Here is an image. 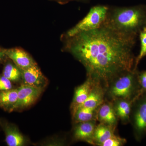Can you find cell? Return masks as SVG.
I'll list each match as a JSON object with an SVG mask.
<instances>
[{
    "mask_svg": "<svg viewBox=\"0 0 146 146\" xmlns=\"http://www.w3.org/2000/svg\"><path fill=\"white\" fill-rule=\"evenodd\" d=\"M136 39L123 36L102 25L63 39L64 48L83 65L87 77L106 89L113 79L134 68Z\"/></svg>",
    "mask_w": 146,
    "mask_h": 146,
    "instance_id": "1",
    "label": "cell"
},
{
    "mask_svg": "<svg viewBox=\"0 0 146 146\" xmlns=\"http://www.w3.org/2000/svg\"><path fill=\"white\" fill-rule=\"evenodd\" d=\"M102 25L123 36L136 38L146 27V5L109 6Z\"/></svg>",
    "mask_w": 146,
    "mask_h": 146,
    "instance_id": "2",
    "label": "cell"
},
{
    "mask_svg": "<svg viewBox=\"0 0 146 146\" xmlns=\"http://www.w3.org/2000/svg\"><path fill=\"white\" fill-rule=\"evenodd\" d=\"M138 70L126 71L116 77L106 88L105 100L110 102L117 100H134L139 95L141 87Z\"/></svg>",
    "mask_w": 146,
    "mask_h": 146,
    "instance_id": "3",
    "label": "cell"
},
{
    "mask_svg": "<svg viewBox=\"0 0 146 146\" xmlns=\"http://www.w3.org/2000/svg\"><path fill=\"white\" fill-rule=\"evenodd\" d=\"M108 9L109 6L105 5H97L91 7L87 15L81 21L64 35L63 39L102 26L105 20Z\"/></svg>",
    "mask_w": 146,
    "mask_h": 146,
    "instance_id": "4",
    "label": "cell"
},
{
    "mask_svg": "<svg viewBox=\"0 0 146 146\" xmlns=\"http://www.w3.org/2000/svg\"><path fill=\"white\" fill-rule=\"evenodd\" d=\"M129 123L132 126L135 139L141 142L146 135V91L133 101Z\"/></svg>",
    "mask_w": 146,
    "mask_h": 146,
    "instance_id": "5",
    "label": "cell"
},
{
    "mask_svg": "<svg viewBox=\"0 0 146 146\" xmlns=\"http://www.w3.org/2000/svg\"><path fill=\"white\" fill-rule=\"evenodd\" d=\"M18 99L12 111L24 109L34 104L44 89L22 84L18 89Z\"/></svg>",
    "mask_w": 146,
    "mask_h": 146,
    "instance_id": "6",
    "label": "cell"
},
{
    "mask_svg": "<svg viewBox=\"0 0 146 146\" xmlns=\"http://www.w3.org/2000/svg\"><path fill=\"white\" fill-rule=\"evenodd\" d=\"M97 120L75 123L73 130V137L77 141H83L95 145L94 136L97 125Z\"/></svg>",
    "mask_w": 146,
    "mask_h": 146,
    "instance_id": "7",
    "label": "cell"
},
{
    "mask_svg": "<svg viewBox=\"0 0 146 146\" xmlns=\"http://www.w3.org/2000/svg\"><path fill=\"white\" fill-rule=\"evenodd\" d=\"M24 84L44 89L48 83V79L41 72L37 64L25 70H21Z\"/></svg>",
    "mask_w": 146,
    "mask_h": 146,
    "instance_id": "8",
    "label": "cell"
},
{
    "mask_svg": "<svg viewBox=\"0 0 146 146\" xmlns=\"http://www.w3.org/2000/svg\"><path fill=\"white\" fill-rule=\"evenodd\" d=\"M5 54L21 70H25L36 64L27 52L20 48L5 49Z\"/></svg>",
    "mask_w": 146,
    "mask_h": 146,
    "instance_id": "9",
    "label": "cell"
},
{
    "mask_svg": "<svg viewBox=\"0 0 146 146\" xmlns=\"http://www.w3.org/2000/svg\"><path fill=\"white\" fill-rule=\"evenodd\" d=\"M96 119L99 123L117 127L119 120L112 102L105 100L98 108Z\"/></svg>",
    "mask_w": 146,
    "mask_h": 146,
    "instance_id": "10",
    "label": "cell"
},
{
    "mask_svg": "<svg viewBox=\"0 0 146 146\" xmlns=\"http://www.w3.org/2000/svg\"><path fill=\"white\" fill-rule=\"evenodd\" d=\"M0 126L5 133V141L7 145L22 146L25 145V138L16 125L0 120Z\"/></svg>",
    "mask_w": 146,
    "mask_h": 146,
    "instance_id": "11",
    "label": "cell"
},
{
    "mask_svg": "<svg viewBox=\"0 0 146 146\" xmlns=\"http://www.w3.org/2000/svg\"><path fill=\"white\" fill-rule=\"evenodd\" d=\"M105 88L100 84L95 82L89 96L85 101L76 108L74 110L78 107L98 108L105 100Z\"/></svg>",
    "mask_w": 146,
    "mask_h": 146,
    "instance_id": "12",
    "label": "cell"
},
{
    "mask_svg": "<svg viewBox=\"0 0 146 146\" xmlns=\"http://www.w3.org/2000/svg\"><path fill=\"white\" fill-rule=\"evenodd\" d=\"M95 83L93 80L87 77L85 82L76 88L71 106L72 111L85 101Z\"/></svg>",
    "mask_w": 146,
    "mask_h": 146,
    "instance_id": "13",
    "label": "cell"
},
{
    "mask_svg": "<svg viewBox=\"0 0 146 146\" xmlns=\"http://www.w3.org/2000/svg\"><path fill=\"white\" fill-rule=\"evenodd\" d=\"M133 101L119 99L112 102L118 119L123 124H127L130 122L131 113Z\"/></svg>",
    "mask_w": 146,
    "mask_h": 146,
    "instance_id": "14",
    "label": "cell"
},
{
    "mask_svg": "<svg viewBox=\"0 0 146 146\" xmlns=\"http://www.w3.org/2000/svg\"><path fill=\"white\" fill-rule=\"evenodd\" d=\"M116 127L101 123L97 124L94 133L95 145L100 146L105 141L115 135Z\"/></svg>",
    "mask_w": 146,
    "mask_h": 146,
    "instance_id": "15",
    "label": "cell"
},
{
    "mask_svg": "<svg viewBox=\"0 0 146 146\" xmlns=\"http://www.w3.org/2000/svg\"><path fill=\"white\" fill-rule=\"evenodd\" d=\"M18 99V89L0 91V108L9 112H12Z\"/></svg>",
    "mask_w": 146,
    "mask_h": 146,
    "instance_id": "16",
    "label": "cell"
},
{
    "mask_svg": "<svg viewBox=\"0 0 146 146\" xmlns=\"http://www.w3.org/2000/svg\"><path fill=\"white\" fill-rule=\"evenodd\" d=\"M98 108H90L85 107H78L73 112L72 118L74 123L88 121L96 119Z\"/></svg>",
    "mask_w": 146,
    "mask_h": 146,
    "instance_id": "17",
    "label": "cell"
},
{
    "mask_svg": "<svg viewBox=\"0 0 146 146\" xmlns=\"http://www.w3.org/2000/svg\"><path fill=\"white\" fill-rule=\"evenodd\" d=\"M3 75L11 82L19 81L22 79L21 70L15 64L8 63L3 68Z\"/></svg>",
    "mask_w": 146,
    "mask_h": 146,
    "instance_id": "18",
    "label": "cell"
},
{
    "mask_svg": "<svg viewBox=\"0 0 146 146\" xmlns=\"http://www.w3.org/2000/svg\"><path fill=\"white\" fill-rule=\"evenodd\" d=\"M138 35L141 41V50L139 54L136 58L133 68L135 70H137L138 65L140 61L146 56V27L141 31Z\"/></svg>",
    "mask_w": 146,
    "mask_h": 146,
    "instance_id": "19",
    "label": "cell"
},
{
    "mask_svg": "<svg viewBox=\"0 0 146 146\" xmlns=\"http://www.w3.org/2000/svg\"><path fill=\"white\" fill-rule=\"evenodd\" d=\"M127 142L125 138L115 134L103 142L100 146H123Z\"/></svg>",
    "mask_w": 146,
    "mask_h": 146,
    "instance_id": "20",
    "label": "cell"
},
{
    "mask_svg": "<svg viewBox=\"0 0 146 146\" xmlns=\"http://www.w3.org/2000/svg\"><path fill=\"white\" fill-rule=\"evenodd\" d=\"M138 78L141 87V94L146 91V70L138 71Z\"/></svg>",
    "mask_w": 146,
    "mask_h": 146,
    "instance_id": "21",
    "label": "cell"
},
{
    "mask_svg": "<svg viewBox=\"0 0 146 146\" xmlns=\"http://www.w3.org/2000/svg\"><path fill=\"white\" fill-rule=\"evenodd\" d=\"M11 81L4 76H0V91L12 89Z\"/></svg>",
    "mask_w": 146,
    "mask_h": 146,
    "instance_id": "22",
    "label": "cell"
},
{
    "mask_svg": "<svg viewBox=\"0 0 146 146\" xmlns=\"http://www.w3.org/2000/svg\"><path fill=\"white\" fill-rule=\"evenodd\" d=\"M52 1L56 2L60 4H65L70 2L72 1H87L88 0H49Z\"/></svg>",
    "mask_w": 146,
    "mask_h": 146,
    "instance_id": "23",
    "label": "cell"
},
{
    "mask_svg": "<svg viewBox=\"0 0 146 146\" xmlns=\"http://www.w3.org/2000/svg\"><path fill=\"white\" fill-rule=\"evenodd\" d=\"M5 56H6L5 54V49H3L0 48V62Z\"/></svg>",
    "mask_w": 146,
    "mask_h": 146,
    "instance_id": "24",
    "label": "cell"
}]
</instances>
